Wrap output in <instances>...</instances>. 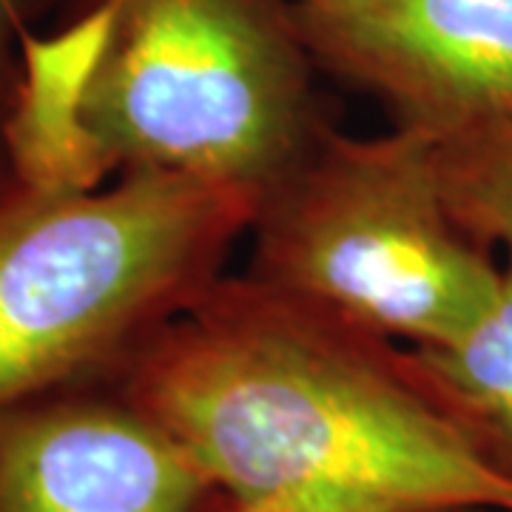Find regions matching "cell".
Instances as JSON below:
<instances>
[{
	"label": "cell",
	"mask_w": 512,
	"mask_h": 512,
	"mask_svg": "<svg viewBox=\"0 0 512 512\" xmlns=\"http://www.w3.org/2000/svg\"><path fill=\"white\" fill-rule=\"evenodd\" d=\"M202 512H387L345 501H325V498H291V495H274V498H239V495L217 490L214 498L205 504Z\"/></svg>",
	"instance_id": "30bf717a"
},
{
	"label": "cell",
	"mask_w": 512,
	"mask_h": 512,
	"mask_svg": "<svg viewBox=\"0 0 512 512\" xmlns=\"http://www.w3.org/2000/svg\"><path fill=\"white\" fill-rule=\"evenodd\" d=\"M100 379L222 493L512 510L510 478L427 404L390 339L251 274L217 276Z\"/></svg>",
	"instance_id": "6da1fadb"
},
{
	"label": "cell",
	"mask_w": 512,
	"mask_h": 512,
	"mask_svg": "<svg viewBox=\"0 0 512 512\" xmlns=\"http://www.w3.org/2000/svg\"><path fill=\"white\" fill-rule=\"evenodd\" d=\"M322 74L393 126L444 137L512 117V0H293Z\"/></svg>",
	"instance_id": "5b68a950"
},
{
	"label": "cell",
	"mask_w": 512,
	"mask_h": 512,
	"mask_svg": "<svg viewBox=\"0 0 512 512\" xmlns=\"http://www.w3.org/2000/svg\"><path fill=\"white\" fill-rule=\"evenodd\" d=\"M402 362L427 404L512 481V248L493 308L450 342L402 350Z\"/></svg>",
	"instance_id": "52a82bcc"
},
{
	"label": "cell",
	"mask_w": 512,
	"mask_h": 512,
	"mask_svg": "<svg viewBox=\"0 0 512 512\" xmlns=\"http://www.w3.org/2000/svg\"><path fill=\"white\" fill-rule=\"evenodd\" d=\"M259 197L185 174L0 177V410L94 382L222 274Z\"/></svg>",
	"instance_id": "3957f363"
},
{
	"label": "cell",
	"mask_w": 512,
	"mask_h": 512,
	"mask_svg": "<svg viewBox=\"0 0 512 512\" xmlns=\"http://www.w3.org/2000/svg\"><path fill=\"white\" fill-rule=\"evenodd\" d=\"M430 143L410 128H325L256 205L248 274L384 339L441 345L473 328L493 308L501 268L447 211Z\"/></svg>",
	"instance_id": "277c9868"
},
{
	"label": "cell",
	"mask_w": 512,
	"mask_h": 512,
	"mask_svg": "<svg viewBox=\"0 0 512 512\" xmlns=\"http://www.w3.org/2000/svg\"><path fill=\"white\" fill-rule=\"evenodd\" d=\"M60 0H0V177L15 171L12 126L26 83V46L35 23Z\"/></svg>",
	"instance_id": "9c48e42d"
},
{
	"label": "cell",
	"mask_w": 512,
	"mask_h": 512,
	"mask_svg": "<svg viewBox=\"0 0 512 512\" xmlns=\"http://www.w3.org/2000/svg\"><path fill=\"white\" fill-rule=\"evenodd\" d=\"M217 490L103 379L0 410V512H202Z\"/></svg>",
	"instance_id": "8992f818"
},
{
	"label": "cell",
	"mask_w": 512,
	"mask_h": 512,
	"mask_svg": "<svg viewBox=\"0 0 512 512\" xmlns=\"http://www.w3.org/2000/svg\"><path fill=\"white\" fill-rule=\"evenodd\" d=\"M458 512H512V510H498V507H470V510H458Z\"/></svg>",
	"instance_id": "8fae6325"
},
{
	"label": "cell",
	"mask_w": 512,
	"mask_h": 512,
	"mask_svg": "<svg viewBox=\"0 0 512 512\" xmlns=\"http://www.w3.org/2000/svg\"><path fill=\"white\" fill-rule=\"evenodd\" d=\"M293 0H92L29 37L15 168L72 185L134 171L262 194L333 126Z\"/></svg>",
	"instance_id": "7a4b0ae2"
},
{
	"label": "cell",
	"mask_w": 512,
	"mask_h": 512,
	"mask_svg": "<svg viewBox=\"0 0 512 512\" xmlns=\"http://www.w3.org/2000/svg\"><path fill=\"white\" fill-rule=\"evenodd\" d=\"M430 165L458 228L487 248H512V117L433 137Z\"/></svg>",
	"instance_id": "ba28073f"
}]
</instances>
